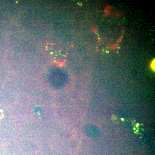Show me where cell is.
<instances>
[{"mask_svg":"<svg viewBox=\"0 0 155 155\" xmlns=\"http://www.w3.org/2000/svg\"><path fill=\"white\" fill-rule=\"evenodd\" d=\"M3 116H4V115H3L2 111L0 109V120L2 119Z\"/></svg>","mask_w":155,"mask_h":155,"instance_id":"1","label":"cell"}]
</instances>
